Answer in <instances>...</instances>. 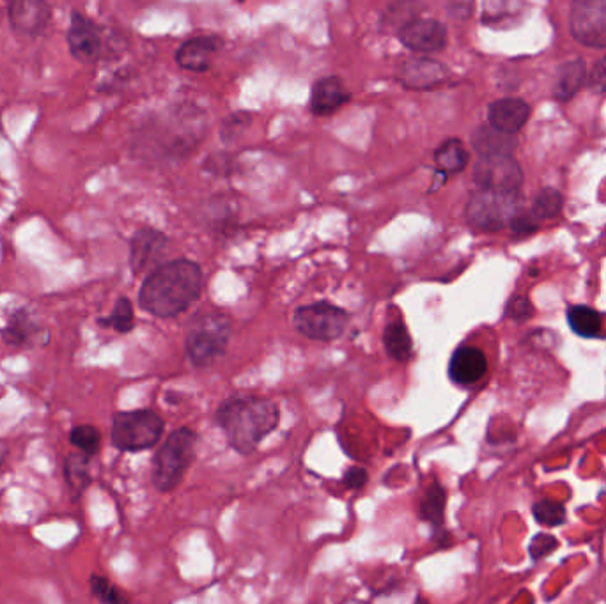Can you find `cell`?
Masks as SVG:
<instances>
[{
  "label": "cell",
  "instance_id": "cell-8",
  "mask_svg": "<svg viewBox=\"0 0 606 604\" xmlns=\"http://www.w3.org/2000/svg\"><path fill=\"white\" fill-rule=\"evenodd\" d=\"M475 185L493 192H520L523 171L511 156H481L474 165Z\"/></svg>",
  "mask_w": 606,
  "mask_h": 604
},
{
  "label": "cell",
  "instance_id": "cell-25",
  "mask_svg": "<svg viewBox=\"0 0 606 604\" xmlns=\"http://www.w3.org/2000/svg\"><path fill=\"white\" fill-rule=\"evenodd\" d=\"M436 167L443 174H458L468 165V151L458 139L445 140L435 153Z\"/></svg>",
  "mask_w": 606,
  "mask_h": 604
},
{
  "label": "cell",
  "instance_id": "cell-20",
  "mask_svg": "<svg viewBox=\"0 0 606 604\" xmlns=\"http://www.w3.org/2000/svg\"><path fill=\"white\" fill-rule=\"evenodd\" d=\"M472 146L479 156H511L516 149V140L511 133L500 132L488 124L475 130Z\"/></svg>",
  "mask_w": 606,
  "mask_h": 604
},
{
  "label": "cell",
  "instance_id": "cell-7",
  "mask_svg": "<svg viewBox=\"0 0 606 604\" xmlns=\"http://www.w3.org/2000/svg\"><path fill=\"white\" fill-rule=\"evenodd\" d=\"M348 325L350 314L334 303H309L293 312V326L296 332L312 341H335L346 332Z\"/></svg>",
  "mask_w": 606,
  "mask_h": 604
},
{
  "label": "cell",
  "instance_id": "cell-4",
  "mask_svg": "<svg viewBox=\"0 0 606 604\" xmlns=\"http://www.w3.org/2000/svg\"><path fill=\"white\" fill-rule=\"evenodd\" d=\"M197 452V434L190 427H179L169 434V438L156 450L153 457L151 477L160 493H169L183 481L188 468L192 466Z\"/></svg>",
  "mask_w": 606,
  "mask_h": 604
},
{
  "label": "cell",
  "instance_id": "cell-33",
  "mask_svg": "<svg viewBox=\"0 0 606 604\" xmlns=\"http://www.w3.org/2000/svg\"><path fill=\"white\" fill-rule=\"evenodd\" d=\"M250 121H252L250 114H243V112L231 114L222 126V139L226 142H233V140L238 139L241 133L249 128Z\"/></svg>",
  "mask_w": 606,
  "mask_h": 604
},
{
  "label": "cell",
  "instance_id": "cell-31",
  "mask_svg": "<svg viewBox=\"0 0 606 604\" xmlns=\"http://www.w3.org/2000/svg\"><path fill=\"white\" fill-rule=\"evenodd\" d=\"M560 210H562V195L557 190H553V188H544V190H541L537 194L534 206H532V213L539 220L553 218Z\"/></svg>",
  "mask_w": 606,
  "mask_h": 604
},
{
  "label": "cell",
  "instance_id": "cell-23",
  "mask_svg": "<svg viewBox=\"0 0 606 604\" xmlns=\"http://www.w3.org/2000/svg\"><path fill=\"white\" fill-rule=\"evenodd\" d=\"M89 459L91 456H86L84 452L78 454H70L66 457L64 463V479L68 484L73 500H78L82 493L86 491L87 486L91 484V473H89Z\"/></svg>",
  "mask_w": 606,
  "mask_h": 604
},
{
  "label": "cell",
  "instance_id": "cell-22",
  "mask_svg": "<svg viewBox=\"0 0 606 604\" xmlns=\"http://www.w3.org/2000/svg\"><path fill=\"white\" fill-rule=\"evenodd\" d=\"M383 346L387 349V355L399 364H406L413 355L412 335L404 321H390L383 330Z\"/></svg>",
  "mask_w": 606,
  "mask_h": 604
},
{
  "label": "cell",
  "instance_id": "cell-15",
  "mask_svg": "<svg viewBox=\"0 0 606 604\" xmlns=\"http://www.w3.org/2000/svg\"><path fill=\"white\" fill-rule=\"evenodd\" d=\"M447 75H449V71L442 62L433 61L428 57H419V59L404 62L399 78L406 89L426 91V89H435L436 86L443 84L447 80Z\"/></svg>",
  "mask_w": 606,
  "mask_h": 604
},
{
  "label": "cell",
  "instance_id": "cell-30",
  "mask_svg": "<svg viewBox=\"0 0 606 604\" xmlns=\"http://www.w3.org/2000/svg\"><path fill=\"white\" fill-rule=\"evenodd\" d=\"M89 587H91V594H93L94 599H98L100 603H128V597H126L121 590L117 589V587H114L105 576L93 574L91 580H89Z\"/></svg>",
  "mask_w": 606,
  "mask_h": 604
},
{
  "label": "cell",
  "instance_id": "cell-5",
  "mask_svg": "<svg viewBox=\"0 0 606 604\" xmlns=\"http://www.w3.org/2000/svg\"><path fill=\"white\" fill-rule=\"evenodd\" d=\"M164 429L165 422L156 411H117L112 417L110 440L123 452H142L160 443Z\"/></svg>",
  "mask_w": 606,
  "mask_h": 604
},
{
  "label": "cell",
  "instance_id": "cell-26",
  "mask_svg": "<svg viewBox=\"0 0 606 604\" xmlns=\"http://www.w3.org/2000/svg\"><path fill=\"white\" fill-rule=\"evenodd\" d=\"M445 502L447 493L440 482L435 481L429 486L424 498L420 500L419 516L422 521H428L435 530H440L443 525V514H445Z\"/></svg>",
  "mask_w": 606,
  "mask_h": 604
},
{
  "label": "cell",
  "instance_id": "cell-32",
  "mask_svg": "<svg viewBox=\"0 0 606 604\" xmlns=\"http://www.w3.org/2000/svg\"><path fill=\"white\" fill-rule=\"evenodd\" d=\"M534 518L544 527H560L566 521V509L552 500H541L534 505Z\"/></svg>",
  "mask_w": 606,
  "mask_h": 604
},
{
  "label": "cell",
  "instance_id": "cell-9",
  "mask_svg": "<svg viewBox=\"0 0 606 604\" xmlns=\"http://www.w3.org/2000/svg\"><path fill=\"white\" fill-rule=\"evenodd\" d=\"M571 32L585 47L606 48V0H575Z\"/></svg>",
  "mask_w": 606,
  "mask_h": 604
},
{
  "label": "cell",
  "instance_id": "cell-6",
  "mask_svg": "<svg viewBox=\"0 0 606 604\" xmlns=\"http://www.w3.org/2000/svg\"><path fill=\"white\" fill-rule=\"evenodd\" d=\"M520 206V192H493L479 188L467 204L468 222L482 231H500L520 213Z\"/></svg>",
  "mask_w": 606,
  "mask_h": 604
},
{
  "label": "cell",
  "instance_id": "cell-14",
  "mask_svg": "<svg viewBox=\"0 0 606 604\" xmlns=\"http://www.w3.org/2000/svg\"><path fill=\"white\" fill-rule=\"evenodd\" d=\"M43 335H48L47 330L32 319L31 312L25 307L13 310L6 326L0 328V337L9 348H29L43 344Z\"/></svg>",
  "mask_w": 606,
  "mask_h": 604
},
{
  "label": "cell",
  "instance_id": "cell-37",
  "mask_svg": "<svg viewBox=\"0 0 606 604\" xmlns=\"http://www.w3.org/2000/svg\"><path fill=\"white\" fill-rule=\"evenodd\" d=\"M367 481H369V473L362 466H351L342 479L348 489H362L366 486Z\"/></svg>",
  "mask_w": 606,
  "mask_h": 604
},
{
  "label": "cell",
  "instance_id": "cell-29",
  "mask_svg": "<svg viewBox=\"0 0 606 604\" xmlns=\"http://www.w3.org/2000/svg\"><path fill=\"white\" fill-rule=\"evenodd\" d=\"M70 443L86 456H96L100 452L101 434L91 424H80L70 431Z\"/></svg>",
  "mask_w": 606,
  "mask_h": 604
},
{
  "label": "cell",
  "instance_id": "cell-11",
  "mask_svg": "<svg viewBox=\"0 0 606 604\" xmlns=\"http://www.w3.org/2000/svg\"><path fill=\"white\" fill-rule=\"evenodd\" d=\"M52 9L54 0H9V25L16 34L36 38L47 31Z\"/></svg>",
  "mask_w": 606,
  "mask_h": 604
},
{
  "label": "cell",
  "instance_id": "cell-18",
  "mask_svg": "<svg viewBox=\"0 0 606 604\" xmlns=\"http://www.w3.org/2000/svg\"><path fill=\"white\" fill-rule=\"evenodd\" d=\"M350 98L341 78H321L312 87L311 109L316 116H330L344 107Z\"/></svg>",
  "mask_w": 606,
  "mask_h": 604
},
{
  "label": "cell",
  "instance_id": "cell-12",
  "mask_svg": "<svg viewBox=\"0 0 606 604\" xmlns=\"http://www.w3.org/2000/svg\"><path fill=\"white\" fill-rule=\"evenodd\" d=\"M169 247V238L153 227H142L133 234L130 241V268L133 275L153 272L158 264H162L165 252Z\"/></svg>",
  "mask_w": 606,
  "mask_h": 604
},
{
  "label": "cell",
  "instance_id": "cell-10",
  "mask_svg": "<svg viewBox=\"0 0 606 604\" xmlns=\"http://www.w3.org/2000/svg\"><path fill=\"white\" fill-rule=\"evenodd\" d=\"M68 50L75 61L80 64H94L100 61L103 52V38L98 24L89 16L77 9L71 11L70 27H68Z\"/></svg>",
  "mask_w": 606,
  "mask_h": 604
},
{
  "label": "cell",
  "instance_id": "cell-28",
  "mask_svg": "<svg viewBox=\"0 0 606 604\" xmlns=\"http://www.w3.org/2000/svg\"><path fill=\"white\" fill-rule=\"evenodd\" d=\"M98 325L103 328H112L117 333L132 332L135 328V312H133L132 302L126 296H121L110 312V316L98 319Z\"/></svg>",
  "mask_w": 606,
  "mask_h": 604
},
{
  "label": "cell",
  "instance_id": "cell-36",
  "mask_svg": "<svg viewBox=\"0 0 606 604\" xmlns=\"http://www.w3.org/2000/svg\"><path fill=\"white\" fill-rule=\"evenodd\" d=\"M589 89L594 94H606V57H603L589 73Z\"/></svg>",
  "mask_w": 606,
  "mask_h": 604
},
{
  "label": "cell",
  "instance_id": "cell-34",
  "mask_svg": "<svg viewBox=\"0 0 606 604\" xmlns=\"http://www.w3.org/2000/svg\"><path fill=\"white\" fill-rule=\"evenodd\" d=\"M532 314L534 307L527 296H513L511 302L507 303V316L514 321H527Z\"/></svg>",
  "mask_w": 606,
  "mask_h": 604
},
{
  "label": "cell",
  "instance_id": "cell-16",
  "mask_svg": "<svg viewBox=\"0 0 606 604\" xmlns=\"http://www.w3.org/2000/svg\"><path fill=\"white\" fill-rule=\"evenodd\" d=\"M488 372V358L481 349L474 346H463L456 349L449 362V378L456 385H475Z\"/></svg>",
  "mask_w": 606,
  "mask_h": 604
},
{
  "label": "cell",
  "instance_id": "cell-2",
  "mask_svg": "<svg viewBox=\"0 0 606 604\" xmlns=\"http://www.w3.org/2000/svg\"><path fill=\"white\" fill-rule=\"evenodd\" d=\"M215 420L227 443L241 456H249L279 426L280 408L265 397L240 395L220 404Z\"/></svg>",
  "mask_w": 606,
  "mask_h": 604
},
{
  "label": "cell",
  "instance_id": "cell-17",
  "mask_svg": "<svg viewBox=\"0 0 606 604\" xmlns=\"http://www.w3.org/2000/svg\"><path fill=\"white\" fill-rule=\"evenodd\" d=\"M222 48V39L218 36H197L188 39L176 52V62L179 68L188 71L210 70L213 55Z\"/></svg>",
  "mask_w": 606,
  "mask_h": 604
},
{
  "label": "cell",
  "instance_id": "cell-19",
  "mask_svg": "<svg viewBox=\"0 0 606 604\" xmlns=\"http://www.w3.org/2000/svg\"><path fill=\"white\" fill-rule=\"evenodd\" d=\"M530 107L527 101L518 98H504V100L491 103L488 109V119L491 126H495L500 132L514 135L520 132L525 123L529 121Z\"/></svg>",
  "mask_w": 606,
  "mask_h": 604
},
{
  "label": "cell",
  "instance_id": "cell-35",
  "mask_svg": "<svg viewBox=\"0 0 606 604\" xmlns=\"http://www.w3.org/2000/svg\"><path fill=\"white\" fill-rule=\"evenodd\" d=\"M557 539L553 535L541 534L537 535L536 539L530 543V557L534 560H541V558L550 555L555 548H557Z\"/></svg>",
  "mask_w": 606,
  "mask_h": 604
},
{
  "label": "cell",
  "instance_id": "cell-13",
  "mask_svg": "<svg viewBox=\"0 0 606 604\" xmlns=\"http://www.w3.org/2000/svg\"><path fill=\"white\" fill-rule=\"evenodd\" d=\"M406 48L417 54H436L447 47V29L445 25L431 18H417L412 24L397 32Z\"/></svg>",
  "mask_w": 606,
  "mask_h": 604
},
{
  "label": "cell",
  "instance_id": "cell-3",
  "mask_svg": "<svg viewBox=\"0 0 606 604\" xmlns=\"http://www.w3.org/2000/svg\"><path fill=\"white\" fill-rule=\"evenodd\" d=\"M231 319L224 312L208 310L199 312L188 326L185 351L190 364L195 367H210L226 355L231 341Z\"/></svg>",
  "mask_w": 606,
  "mask_h": 604
},
{
  "label": "cell",
  "instance_id": "cell-27",
  "mask_svg": "<svg viewBox=\"0 0 606 604\" xmlns=\"http://www.w3.org/2000/svg\"><path fill=\"white\" fill-rule=\"evenodd\" d=\"M568 323L576 335L585 337V339L596 337L603 328V318L598 310L585 307V305H575L568 310Z\"/></svg>",
  "mask_w": 606,
  "mask_h": 604
},
{
  "label": "cell",
  "instance_id": "cell-21",
  "mask_svg": "<svg viewBox=\"0 0 606 604\" xmlns=\"http://www.w3.org/2000/svg\"><path fill=\"white\" fill-rule=\"evenodd\" d=\"M585 78H587L585 62L575 59L562 64L553 80V96L560 101L571 100L582 89Z\"/></svg>",
  "mask_w": 606,
  "mask_h": 604
},
{
  "label": "cell",
  "instance_id": "cell-1",
  "mask_svg": "<svg viewBox=\"0 0 606 604\" xmlns=\"http://www.w3.org/2000/svg\"><path fill=\"white\" fill-rule=\"evenodd\" d=\"M202 289L204 273L194 261L158 264L140 286V309L155 318H178L201 298Z\"/></svg>",
  "mask_w": 606,
  "mask_h": 604
},
{
  "label": "cell",
  "instance_id": "cell-24",
  "mask_svg": "<svg viewBox=\"0 0 606 604\" xmlns=\"http://www.w3.org/2000/svg\"><path fill=\"white\" fill-rule=\"evenodd\" d=\"M422 11L424 6L420 4V0H394L385 11L381 24L385 31L399 32L406 25L412 24L413 20H417Z\"/></svg>",
  "mask_w": 606,
  "mask_h": 604
},
{
  "label": "cell",
  "instance_id": "cell-38",
  "mask_svg": "<svg viewBox=\"0 0 606 604\" xmlns=\"http://www.w3.org/2000/svg\"><path fill=\"white\" fill-rule=\"evenodd\" d=\"M9 456V443L6 440H0V466L6 463Z\"/></svg>",
  "mask_w": 606,
  "mask_h": 604
}]
</instances>
